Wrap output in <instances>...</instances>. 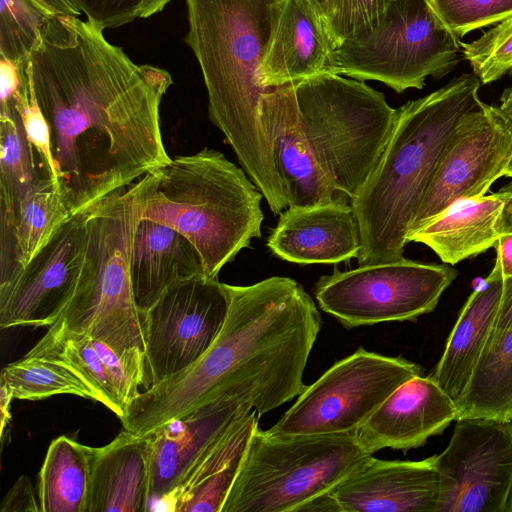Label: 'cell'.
Returning <instances> with one entry per match:
<instances>
[{
    "mask_svg": "<svg viewBox=\"0 0 512 512\" xmlns=\"http://www.w3.org/2000/svg\"><path fill=\"white\" fill-rule=\"evenodd\" d=\"M184 42L203 76L211 122L224 134L243 170L273 214L288 207L271 144L261 119V99L271 89L260 80L279 0H185Z\"/></svg>",
    "mask_w": 512,
    "mask_h": 512,
    "instance_id": "277c9868",
    "label": "cell"
},
{
    "mask_svg": "<svg viewBox=\"0 0 512 512\" xmlns=\"http://www.w3.org/2000/svg\"><path fill=\"white\" fill-rule=\"evenodd\" d=\"M461 47L481 84L499 80L512 70V15Z\"/></svg>",
    "mask_w": 512,
    "mask_h": 512,
    "instance_id": "d6a6232c",
    "label": "cell"
},
{
    "mask_svg": "<svg viewBox=\"0 0 512 512\" xmlns=\"http://www.w3.org/2000/svg\"><path fill=\"white\" fill-rule=\"evenodd\" d=\"M27 70L50 129L52 181L70 214L167 164L160 119L171 74L136 64L75 16L47 18Z\"/></svg>",
    "mask_w": 512,
    "mask_h": 512,
    "instance_id": "6da1fadb",
    "label": "cell"
},
{
    "mask_svg": "<svg viewBox=\"0 0 512 512\" xmlns=\"http://www.w3.org/2000/svg\"><path fill=\"white\" fill-rule=\"evenodd\" d=\"M267 246L288 262L338 263L358 257L361 234L352 205L289 206L279 214Z\"/></svg>",
    "mask_w": 512,
    "mask_h": 512,
    "instance_id": "d6986e66",
    "label": "cell"
},
{
    "mask_svg": "<svg viewBox=\"0 0 512 512\" xmlns=\"http://www.w3.org/2000/svg\"><path fill=\"white\" fill-rule=\"evenodd\" d=\"M498 108L512 125V85L502 93Z\"/></svg>",
    "mask_w": 512,
    "mask_h": 512,
    "instance_id": "f6af8a7d",
    "label": "cell"
},
{
    "mask_svg": "<svg viewBox=\"0 0 512 512\" xmlns=\"http://www.w3.org/2000/svg\"><path fill=\"white\" fill-rule=\"evenodd\" d=\"M94 448L67 437L54 439L39 472L42 512H88Z\"/></svg>",
    "mask_w": 512,
    "mask_h": 512,
    "instance_id": "83f0119b",
    "label": "cell"
},
{
    "mask_svg": "<svg viewBox=\"0 0 512 512\" xmlns=\"http://www.w3.org/2000/svg\"><path fill=\"white\" fill-rule=\"evenodd\" d=\"M504 279L512 277V234L501 235L495 246Z\"/></svg>",
    "mask_w": 512,
    "mask_h": 512,
    "instance_id": "b9f144b4",
    "label": "cell"
},
{
    "mask_svg": "<svg viewBox=\"0 0 512 512\" xmlns=\"http://www.w3.org/2000/svg\"><path fill=\"white\" fill-rule=\"evenodd\" d=\"M456 402L430 376L417 375L400 385L356 430L369 454L390 448L406 452L457 420Z\"/></svg>",
    "mask_w": 512,
    "mask_h": 512,
    "instance_id": "2e32d148",
    "label": "cell"
},
{
    "mask_svg": "<svg viewBox=\"0 0 512 512\" xmlns=\"http://www.w3.org/2000/svg\"><path fill=\"white\" fill-rule=\"evenodd\" d=\"M393 0H334L324 23L335 45L372 32Z\"/></svg>",
    "mask_w": 512,
    "mask_h": 512,
    "instance_id": "836d02e7",
    "label": "cell"
},
{
    "mask_svg": "<svg viewBox=\"0 0 512 512\" xmlns=\"http://www.w3.org/2000/svg\"><path fill=\"white\" fill-rule=\"evenodd\" d=\"M456 404L457 419H511L512 328L486 345L466 390Z\"/></svg>",
    "mask_w": 512,
    "mask_h": 512,
    "instance_id": "f1b7e54d",
    "label": "cell"
},
{
    "mask_svg": "<svg viewBox=\"0 0 512 512\" xmlns=\"http://www.w3.org/2000/svg\"><path fill=\"white\" fill-rule=\"evenodd\" d=\"M109 347L88 335L49 327L46 334L26 354L60 362L75 373L101 402L121 420L125 414L109 368Z\"/></svg>",
    "mask_w": 512,
    "mask_h": 512,
    "instance_id": "4316f807",
    "label": "cell"
},
{
    "mask_svg": "<svg viewBox=\"0 0 512 512\" xmlns=\"http://www.w3.org/2000/svg\"><path fill=\"white\" fill-rule=\"evenodd\" d=\"M510 418L512 419V413H511V417Z\"/></svg>",
    "mask_w": 512,
    "mask_h": 512,
    "instance_id": "681fc988",
    "label": "cell"
},
{
    "mask_svg": "<svg viewBox=\"0 0 512 512\" xmlns=\"http://www.w3.org/2000/svg\"><path fill=\"white\" fill-rule=\"evenodd\" d=\"M228 290V314L211 347L189 368L141 392L121 419L123 429L145 437L215 401L247 404L261 417L302 393L322 326L311 296L281 276Z\"/></svg>",
    "mask_w": 512,
    "mask_h": 512,
    "instance_id": "7a4b0ae2",
    "label": "cell"
},
{
    "mask_svg": "<svg viewBox=\"0 0 512 512\" xmlns=\"http://www.w3.org/2000/svg\"><path fill=\"white\" fill-rule=\"evenodd\" d=\"M95 27L105 30L161 12L171 0H69Z\"/></svg>",
    "mask_w": 512,
    "mask_h": 512,
    "instance_id": "d590c367",
    "label": "cell"
},
{
    "mask_svg": "<svg viewBox=\"0 0 512 512\" xmlns=\"http://www.w3.org/2000/svg\"><path fill=\"white\" fill-rule=\"evenodd\" d=\"M31 480L21 475L1 502L0 512H39Z\"/></svg>",
    "mask_w": 512,
    "mask_h": 512,
    "instance_id": "74e56055",
    "label": "cell"
},
{
    "mask_svg": "<svg viewBox=\"0 0 512 512\" xmlns=\"http://www.w3.org/2000/svg\"><path fill=\"white\" fill-rule=\"evenodd\" d=\"M330 493L341 512H435L437 455L419 461L370 456Z\"/></svg>",
    "mask_w": 512,
    "mask_h": 512,
    "instance_id": "e0dca14e",
    "label": "cell"
},
{
    "mask_svg": "<svg viewBox=\"0 0 512 512\" xmlns=\"http://www.w3.org/2000/svg\"><path fill=\"white\" fill-rule=\"evenodd\" d=\"M151 438L123 429L110 443L94 448L88 512L148 510Z\"/></svg>",
    "mask_w": 512,
    "mask_h": 512,
    "instance_id": "7402d4cb",
    "label": "cell"
},
{
    "mask_svg": "<svg viewBox=\"0 0 512 512\" xmlns=\"http://www.w3.org/2000/svg\"><path fill=\"white\" fill-rule=\"evenodd\" d=\"M417 375L422 368L415 362L359 347L306 386L266 431L273 436L355 433L392 392Z\"/></svg>",
    "mask_w": 512,
    "mask_h": 512,
    "instance_id": "30bf717a",
    "label": "cell"
},
{
    "mask_svg": "<svg viewBox=\"0 0 512 512\" xmlns=\"http://www.w3.org/2000/svg\"><path fill=\"white\" fill-rule=\"evenodd\" d=\"M251 406L215 401L170 421L150 434V501L167 502L197 460Z\"/></svg>",
    "mask_w": 512,
    "mask_h": 512,
    "instance_id": "ac0fdd59",
    "label": "cell"
},
{
    "mask_svg": "<svg viewBox=\"0 0 512 512\" xmlns=\"http://www.w3.org/2000/svg\"><path fill=\"white\" fill-rule=\"evenodd\" d=\"M36 173V156L14 102L0 105V215L13 214Z\"/></svg>",
    "mask_w": 512,
    "mask_h": 512,
    "instance_id": "f546056e",
    "label": "cell"
},
{
    "mask_svg": "<svg viewBox=\"0 0 512 512\" xmlns=\"http://www.w3.org/2000/svg\"><path fill=\"white\" fill-rule=\"evenodd\" d=\"M199 275H205L202 259L184 235L162 223L139 220L130 277L135 303L142 313L174 282Z\"/></svg>",
    "mask_w": 512,
    "mask_h": 512,
    "instance_id": "603a6c76",
    "label": "cell"
},
{
    "mask_svg": "<svg viewBox=\"0 0 512 512\" xmlns=\"http://www.w3.org/2000/svg\"><path fill=\"white\" fill-rule=\"evenodd\" d=\"M335 46L309 0H279L260 67L262 85L273 89L329 72Z\"/></svg>",
    "mask_w": 512,
    "mask_h": 512,
    "instance_id": "ffe728a7",
    "label": "cell"
},
{
    "mask_svg": "<svg viewBox=\"0 0 512 512\" xmlns=\"http://www.w3.org/2000/svg\"><path fill=\"white\" fill-rule=\"evenodd\" d=\"M70 215L48 170L39 166L12 216L0 218V287L30 262Z\"/></svg>",
    "mask_w": 512,
    "mask_h": 512,
    "instance_id": "d4e9b609",
    "label": "cell"
},
{
    "mask_svg": "<svg viewBox=\"0 0 512 512\" xmlns=\"http://www.w3.org/2000/svg\"><path fill=\"white\" fill-rule=\"evenodd\" d=\"M458 272L449 264L405 259L359 265L323 275L315 285L319 307L346 329L415 321L432 312Z\"/></svg>",
    "mask_w": 512,
    "mask_h": 512,
    "instance_id": "8fae6325",
    "label": "cell"
},
{
    "mask_svg": "<svg viewBox=\"0 0 512 512\" xmlns=\"http://www.w3.org/2000/svg\"><path fill=\"white\" fill-rule=\"evenodd\" d=\"M228 284L205 275L170 285L144 312L145 390L184 371L201 358L228 314Z\"/></svg>",
    "mask_w": 512,
    "mask_h": 512,
    "instance_id": "7c38bea8",
    "label": "cell"
},
{
    "mask_svg": "<svg viewBox=\"0 0 512 512\" xmlns=\"http://www.w3.org/2000/svg\"><path fill=\"white\" fill-rule=\"evenodd\" d=\"M435 512H507L512 496V419L456 420L437 455Z\"/></svg>",
    "mask_w": 512,
    "mask_h": 512,
    "instance_id": "4fadbf2b",
    "label": "cell"
},
{
    "mask_svg": "<svg viewBox=\"0 0 512 512\" xmlns=\"http://www.w3.org/2000/svg\"><path fill=\"white\" fill-rule=\"evenodd\" d=\"M499 257L468 297L431 377L457 402L466 390L494 329L504 292Z\"/></svg>",
    "mask_w": 512,
    "mask_h": 512,
    "instance_id": "44dd1931",
    "label": "cell"
},
{
    "mask_svg": "<svg viewBox=\"0 0 512 512\" xmlns=\"http://www.w3.org/2000/svg\"><path fill=\"white\" fill-rule=\"evenodd\" d=\"M512 328V277L505 279L504 292L499 314L488 342L496 339L503 332ZM486 344V345H487Z\"/></svg>",
    "mask_w": 512,
    "mask_h": 512,
    "instance_id": "f35d334b",
    "label": "cell"
},
{
    "mask_svg": "<svg viewBox=\"0 0 512 512\" xmlns=\"http://www.w3.org/2000/svg\"><path fill=\"white\" fill-rule=\"evenodd\" d=\"M481 82L461 74L397 109L388 142L355 197L359 265L402 259L408 234L442 151L460 120L482 102Z\"/></svg>",
    "mask_w": 512,
    "mask_h": 512,
    "instance_id": "5b68a950",
    "label": "cell"
},
{
    "mask_svg": "<svg viewBox=\"0 0 512 512\" xmlns=\"http://www.w3.org/2000/svg\"><path fill=\"white\" fill-rule=\"evenodd\" d=\"M502 208L495 194L461 199L408 236V242L428 246L445 263L455 265L494 247L500 235L496 223Z\"/></svg>",
    "mask_w": 512,
    "mask_h": 512,
    "instance_id": "484cf974",
    "label": "cell"
},
{
    "mask_svg": "<svg viewBox=\"0 0 512 512\" xmlns=\"http://www.w3.org/2000/svg\"><path fill=\"white\" fill-rule=\"evenodd\" d=\"M511 157L512 125L498 107L481 102L446 143L409 234L452 203L485 195L504 176Z\"/></svg>",
    "mask_w": 512,
    "mask_h": 512,
    "instance_id": "5bb4252c",
    "label": "cell"
},
{
    "mask_svg": "<svg viewBox=\"0 0 512 512\" xmlns=\"http://www.w3.org/2000/svg\"><path fill=\"white\" fill-rule=\"evenodd\" d=\"M319 14L322 16L323 20L328 16L331 7L333 5L334 0H309Z\"/></svg>",
    "mask_w": 512,
    "mask_h": 512,
    "instance_id": "bcb514c9",
    "label": "cell"
},
{
    "mask_svg": "<svg viewBox=\"0 0 512 512\" xmlns=\"http://www.w3.org/2000/svg\"><path fill=\"white\" fill-rule=\"evenodd\" d=\"M140 219L167 225L199 253L205 275L220 270L261 237L264 197L246 172L221 152L204 148L143 176Z\"/></svg>",
    "mask_w": 512,
    "mask_h": 512,
    "instance_id": "8992f818",
    "label": "cell"
},
{
    "mask_svg": "<svg viewBox=\"0 0 512 512\" xmlns=\"http://www.w3.org/2000/svg\"><path fill=\"white\" fill-rule=\"evenodd\" d=\"M255 410L239 417L197 460L166 503L175 512H221L258 426Z\"/></svg>",
    "mask_w": 512,
    "mask_h": 512,
    "instance_id": "cb8c5ba5",
    "label": "cell"
},
{
    "mask_svg": "<svg viewBox=\"0 0 512 512\" xmlns=\"http://www.w3.org/2000/svg\"><path fill=\"white\" fill-rule=\"evenodd\" d=\"M13 101L27 141L34 150L37 163L45 167L52 178L54 163L51 153L50 129L37 102L28 70L27 77L20 90L15 94Z\"/></svg>",
    "mask_w": 512,
    "mask_h": 512,
    "instance_id": "8d00e7d4",
    "label": "cell"
},
{
    "mask_svg": "<svg viewBox=\"0 0 512 512\" xmlns=\"http://www.w3.org/2000/svg\"><path fill=\"white\" fill-rule=\"evenodd\" d=\"M0 380L16 399L40 400L71 394L95 400L93 391L70 369L53 359L25 355L5 366Z\"/></svg>",
    "mask_w": 512,
    "mask_h": 512,
    "instance_id": "4dcf8cb0",
    "label": "cell"
},
{
    "mask_svg": "<svg viewBox=\"0 0 512 512\" xmlns=\"http://www.w3.org/2000/svg\"><path fill=\"white\" fill-rule=\"evenodd\" d=\"M461 56L459 38L430 0H393L372 32L335 46L329 72L402 93L422 89L428 76L444 77Z\"/></svg>",
    "mask_w": 512,
    "mask_h": 512,
    "instance_id": "9c48e42d",
    "label": "cell"
},
{
    "mask_svg": "<svg viewBox=\"0 0 512 512\" xmlns=\"http://www.w3.org/2000/svg\"><path fill=\"white\" fill-rule=\"evenodd\" d=\"M47 16H75L82 13L69 0H29Z\"/></svg>",
    "mask_w": 512,
    "mask_h": 512,
    "instance_id": "60d3db41",
    "label": "cell"
},
{
    "mask_svg": "<svg viewBox=\"0 0 512 512\" xmlns=\"http://www.w3.org/2000/svg\"><path fill=\"white\" fill-rule=\"evenodd\" d=\"M86 243L87 207L71 214L30 262L0 287V327L52 326L74 292Z\"/></svg>",
    "mask_w": 512,
    "mask_h": 512,
    "instance_id": "9a60e30c",
    "label": "cell"
},
{
    "mask_svg": "<svg viewBox=\"0 0 512 512\" xmlns=\"http://www.w3.org/2000/svg\"><path fill=\"white\" fill-rule=\"evenodd\" d=\"M504 176L512 178V157L505 169Z\"/></svg>",
    "mask_w": 512,
    "mask_h": 512,
    "instance_id": "7dc6e473",
    "label": "cell"
},
{
    "mask_svg": "<svg viewBox=\"0 0 512 512\" xmlns=\"http://www.w3.org/2000/svg\"><path fill=\"white\" fill-rule=\"evenodd\" d=\"M434 9L458 37L512 15V0H430Z\"/></svg>",
    "mask_w": 512,
    "mask_h": 512,
    "instance_id": "e575fe53",
    "label": "cell"
},
{
    "mask_svg": "<svg viewBox=\"0 0 512 512\" xmlns=\"http://www.w3.org/2000/svg\"><path fill=\"white\" fill-rule=\"evenodd\" d=\"M143 177L87 207V243L74 292L50 326L100 340L117 352H145L144 313L134 299L130 260Z\"/></svg>",
    "mask_w": 512,
    "mask_h": 512,
    "instance_id": "52a82bcc",
    "label": "cell"
},
{
    "mask_svg": "<svg viewBox=\"0 0 512 512\" xmlns=\"http://www.w3.org/2000/svg\"><path fill=\"white\" fill-rule=\"evenodd\" d=\"M341 512L337 502L332 497L331 493L318 496L305 505H303L298 512Z\"/></svg>",
    "mask_w": 512,
    "mask_h": 512,
    "instance_id": "7bdbcfd3",
    "label": "cell"
},
{
    "mask_svg": "<svg viewBox=\"0 0 512 512\" xmlns=\"http://www.w3.org/2000/svg\"><path fill=\"white\" fill-rule=\"evenodd\" d=\"M370 456L355 433L273 436L258 427L221 512H298Z\"/></svg>",
    "mask_w": 512,
    "mask_h": 512,
    "instance_id": "ba28073f",
    "label": "cell"
},
{
    "mask_svg": "<svg viewBox=\"0 0 512 512\" xmlns=\"http://www.w3.org/2000/svg\"><path fill=\"white\" fill-rule=\"evenodd\" d=\"M507 512H512V496H511L509 504H508Z\"/></svg>",
    "mask_w": 512,
    "mask_h": 512,
    "instance_id": "c3c4849f",
    "label": "cell"
},
{
    "mask_svg": "<svg viewBox=\"0 0 512 512\" xmlns=\"http://www.w3.org/2000/svg\"><path fill=\"white\" fill-rule=\"evenodd\" d=\"M396 115L383 93L332 72L263 94L261 119L288 207L352 205Z\"/></svg>",
    "mask_w": 512,
    "mask_h": 512,
    "instance_id": "3957f363",
    "label": "cell"
},
{
    "mask_svg": "<svg viewBox=\"0 0 512 512\" xmlns=\"http://www.w3.org/2000/svg\"><path fill=\"white\" fill-rule=\"evenodd\" d=\"M495 194L502 201L496 230L500 236L512 234V181L502 186Z\"/></svg>",
    "mask_w": 512,
    "mask_h": 512,
    "instance_id": "ab89813d",
    "label": "cell"
},
{
    "mask_svg": "<svg viewBox=\"0 0 512 512\" xmlns=\"http://www.w3.org/2000/svg\"><path fill=\"white\" fill-rule=\"evenodd\" d=\"M0 384H1V388H0V410H1L0 434H1V438H3L5 428L11 418L10 403L14 397L4 381L0 380Z\"/></svg>",
    "mask_w": 512,
    "mask_h": 512,
    "instance_id": "ee69618b",
    "label": "cell"
},
{
    "mask_svg": "<svg viewBox=\"0 0 512 512\" xmlns=\"http://www.w3.org/2000/svg\"><path fill=\"white\" fill-rule=\"evenodd\" d=\"M48 17L29 0H1L0 56L26 62L41 40Z\"/></svg>",
    "mask_w": 512,
    "mask_h": 512,
    "instance_id": "1f68e13d",
    "label": "cell"
}]
</instances>
